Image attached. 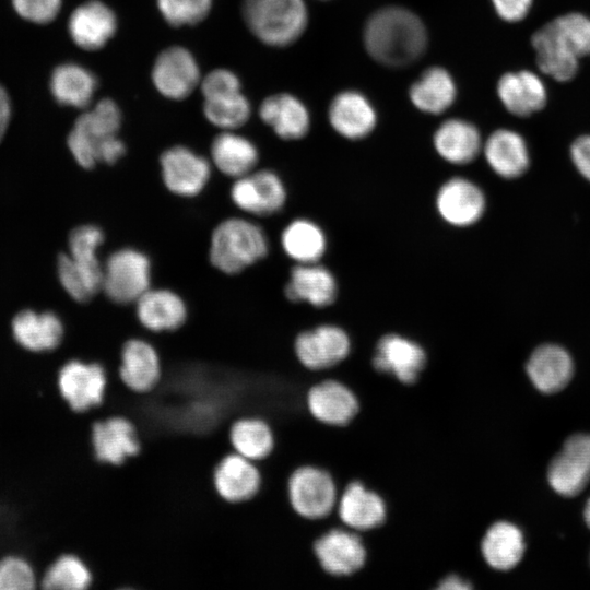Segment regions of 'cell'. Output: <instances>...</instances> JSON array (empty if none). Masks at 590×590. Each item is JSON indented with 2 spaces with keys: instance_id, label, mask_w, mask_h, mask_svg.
I'll return each mask as SVG.
<instances>
[{
  "instance_id": "cell-37",
  "label": "cell",
  "mask_w": 590,
  "mask_h": 590,
  "mask_svg": "<svg viewBox=\"0 0 590 590\" xmlns=\"http://www.w3.org/2000/svg\"><path fill=\"white\" fill-rule=\"evenodd\" d=\"M524 541L522 532L507 521L493 523L481 542L483 558L494 569L509 570L522 558Z\"/></svg>"
},
{
  "instance_id": "cell-20",
  "label": "cell",
  "mask_w": 590,
  "mask_h": 590,
  "mask_svg": "<svg viewBox=\"0 0 590 590\" xmlns=\"http://www.w3.org/2000/svg\"><path fill=\"white\" fill-rule=\"evenodd\" d=\"M12 338L19 349L30 354H51L64 341L62 320L52 311H20L11 323Z\"/></svg>"
},
{
  "instance_id": "cell-4",
  "label": "cell",
  "mask_w": 590,
  "mask_h": 590,
  "mask_svg": "<svg viewBox=\"0 0 590 590\" xmlns=\"http://www.w3.org/2000/svg\"><path fill=\"white\" fill-rule=\"evenodd\" d=\"M151 283L150 257L138 248H118L103 261L101 292L117 305L134 304Z\"/></svg>"
},
{
  "instance_id": "cell-13",
  "label": "cell",
  "mask_w": 590,
  "mask_h": 590,
  "mask_svg": "<svg viewBox=\"0 0 590 590\" xmlns=\"http://www.w3.org/2000/svg\"><path fill=\"white\" fill-rule=\"evenodd\" d=\"M427 364V353L415 340L400 333L381 335L374 349L373 368L404 386L414 385Z\"/></svg>"
},
{
  "instance_id": "cell-6",
  "label": "cell",
  "mask_w": 590,
  "mask_h": 590,
  "mask_svg": "<svg viewBox=\"0 0 590 590\" xmlns=\"http://www.w3.org/2000/svg\"><path fill=\"white\" fill-rule=\"evenodd\" d=\"M121 111L110 98H103L75 120L68 135V148L74 161L85 169L98 164V149L108 138L117 135Z\"/></svg>"
},
{
  "instance_id": "cell-43",
  "label": "cell",
  "mask_w": 590,
  "mask_h": 590,
  "mask_svg": "<svg viewBox=\"0 0 590 590\" xmlns=\"http://www.w3.org/2000/svg\"><path fill=\"white\" fill-rule=\"evenodd\" d=\"M551 22L578 58L590 55V19L588 16L570 12Z\"/></svg>"
},
{
  "instance_id": "cell-27",
  "label": "cell",
  "mask_w": 590,
  "mask_h": 590,
  "mask_svg": "<svg viewBox=\"0 0 590 590\" xmlns=\"http://www.w3.org/2000/svg\"><path fill=\"white\" fill-rule=\"evenodd\" d=\"M261 120L286 141L300 140L310 129V115L302 101L288 93L273 94L260 105Z\"/></svg>"
},
{
  "instance_id": "cell-21",
  "label": "cell",
  "mask_w": 590,
  "mask_h": 590,
  "mask_svg": "<svg viewBox=\"0 0 590 590\" xmlns=\"http://www.w3.org/2000/svg\"><path fill=\"white\" fill-rule=\"evenodd\" d=\"M135 317L140 326L150 333H172L186 323L188 307L175 291L150 287L134 303Z\"/></svg>"
},
{
  "instance_id": "cell-5",
  "label": "cell",
  "mask_w": 590,
  "mask_h": 590,
  "mask_svg": "<svg viewBox=\"0 0 590 590\" xmlns=\"http://www.w3.org/2000/svg\"><path fill=\"white\" fill-rule=\"evenodd\" d=\"M108 386V370L95 359L71 357L58 369L59 394L70 410L78 414L101 408L105 403Z\"/></svg>"
},
{
  "instance_id": "cell-28",
  "label": "cell",
  "mask_w": 590,
  "mask_h": 590,
  "mask_svg": "<svg viewBox=\"0 0 590 590\" xmlns=\"http://www.w3.org/2000/svg\"><path fill=\"white\" fill-rule=\"evenodd\" d=\"M433 145L439 157L452 165L470 164L483 150L479 129L460 118L441 122L434 132Z\"/></svg>"
},
{
  "instance_id": "cell-17",
  "label": "cell",
  "mask_w": 590,
  "mask_h": 590,
  "mask_svg": "<svg viewBox=\"0 0 590 590\" xmlns=\"http://www.w3.org/2000/svg\"><path fill=\"white\" fill-rule=\"evenodd\" d=\"M263 476L259 464L235 451L224 455L212 472L216 495L228 504L252 500L261 491Z\"/></svg>"
},
{
  "instance_id": "cell-47",
  "label": "cell",
  "mask_w": 590,
  "mask_h": 590,
  "mask_svg": "<svg viewBox=\"0 0 590 590\" xmlns=\"http://www.w3.org/2000/svg\"><path fill=\"white\" fill-rule=\"evenodd\" d=\"M533 0H492L496 13L506 22L523 20L532 5Z\"/></svg>"
},
{
  "instance_id": "cell-44",
  "label": "cell",
  "mask_w": 590,
  "mask_h": 590,
  "mask_svg": "<svg viewBox=\"0 0 590 590\" xmlns=\"http://www.w3.org/2000/svg\"><path fill=\"white\" fill-rule=\"evenodd\" d=\"M105 241L104 231L95 224H82L74 227L68 237V252L71 255L98 256Z\"/></svg>"
},
{
  "instance_id": "cell-31",
  "label": "cell",
  "mask_w": 590,
  "mask_h": 590,
  "mask_svg": "<svg viewBox=\"0 0 590 590\" xmlns=\"http://www.w3.org/2000/svg\"><path fill=\"white\" fill-rule=\"evenodd\" d=\"M539 69L550 78L566 82L578 71L579 58L562 39L551 22L540 27L531 37Z\"/></svg>"
},
{
  "instance_id": "cell-32",
  "label": "cell",
  "mask_w": 590,
  "mask_h": 590,
  "mask_svg": "<svg viewBox=\"0 0 590 590\" xmlns=\"http://www.w3.org/2000/svg\"><path fill=\"white\" fill-rule=\"evenodd\" d=\"M482 151L491 169L502 178H517L527 172L530 164L526 141L509 129L492 132Z\"/></svg>"
},
{
  "instance_id": "cell-25",
  "label": "cell",
  "mask_w": 590,
  "mask_h": 590,
  "mask_svg": "<svg viewBox=\"0 0 590 590\" xmlns=\"http://www.w3.org/2000/svg\"><path fill=\"white\" fill-rule=\"evenodd\" d=\"M72 40L82 49L103 48L117 30L114 11L99 0H90L79 5L68 23Z\"/></svg>"
},
{
  "instance_id": "cell-30",
  "label": "cell",
  "mask_w": 590,
  "mask_h": 590,
  "mask_svg": "<svg viewBox=\"0 0 590 590\" xmlns=\"http://www.w3.org/2000/svg\"><path fill=\"white\" fill-rule=\"evenodd\" d=\"M233 451L257 463L271 457L276 436L271 423L257 414H243L234 418L228 428Z\"/></svg>"
},
{
  "instance_id": "cell-26",
  "label": "cell",
  "mask_w": 590,
  "mask_h": 590,
  "mask_svg": "<svg viewBox=\"0 0 590 590\" xmlns=\"http://www.w3.org/2000/svg\"><path fill=\"white\" fill-rule=\"evenodd\" d=\"M497 94L505 108L518 117H528L544 108L546 87L532 71L508 72L497 82Z\"/></svg>"
},
{
  "instance_id": "cell-7",
  "label": "cell",
  "mask_w": 590,
  "mask_h": 590,
  "mask_svg": "<svg viewBox=\"0 0 590 590\" xmlns=\"http://www.w3.org/2000/svg\"><path fill=\"white\" fill-rule=\"evenodd\" d=\"M286 497L293 512L305 520L329 516L337 504L338 491L332 475L310 464L296 467L286 481Z\"/></svg>"
},
{
  "instance_id": "cell-50",
  "label": "cell",
  "mask_w": 590,
  "mask_h": 590,
  "mask_svg": "<svg viewBox=\"0 0 590 590\" xmlns=\"http://www.w3.org/2000/svg\"><path fill=\"white\" fill-rule=\"evenodd\" d=\"M473 586L469 580L456 574L444 576L434 587L435 590H471Z\"/></svg>"
},
{
  "instance_id": "cell-16",
  "label": "cell",
  "mask_w": 590,
  "mask_h": 590,
  "mask_svg": "<svg viewBox=\"0 0 590 590\" xmlns=\"http://www.w3.org/2000/svg\"><path fill=\"white\" fill-rule=\"evenodd\" d=\"M551 487L559 495L571 497L579 494L590 481V435L575 434L568 437L547 469Z\"/></svg>"
},
{
  "instance_id": "cell-15",
  "label": "cell",
  "mask_w": 590,
  "mask_h": 590,
  "mask_svg": "<svg viewBox=\"0 0 590 590\" xmlns=\"http://www.w3.org/2000/svg\"><path fill=\"white\" fill-rule=\"evenodd\" d=\"M312 553L324 573L333 577H349L366 564L367 551L354 530L331 529L312 543Z\"/></svg>"
},
{
  "instance_id": "cell-11",
  "label": "cell",
  "mask_w": 590,
  "mask_h": 590,
  "mask_svg": "<svg viewBox=\"0 0 590 590\" xmlns=\"http://www.w3.org/2000/svg\"><path fill=\"white\" fill-rule=\"evenodd\" d=\"M91 446L96 462L119 467L141 452L142 444L135 423L128 416L113 414L93 421Z\"/></svg>"
},
{
  "instance_id": "cell-33",
  "label": "cell",
  "mask_w": 590,
  "mask_h": 590,
  "mask_svg": "<svg viewBox=\"0 0 590 590\" xmlns=\"http://www.w3.org/2000/svg\"><path fill=\"white\" fill-rule=\"evenodd\" d=\"M212 165L223 175L236 179L253 169L259 162V151L248 138L235 130H222L210 148Z\"/></svg>"
},
{
  "instance_id": "cell-46",
  "label": "cell",
  "mask_w": 590,
  "mask_h": 590,
  "mask_svg": "<svg viewBox=\"0 0 590 590\" xmlns=\"http://www.w3.org/2000/svg\"><path fill=\"white\" fill-rule=\"evenodd\" d=\"M15 11L34 23H49L59 13L61 0H12Z\"/></svg>"
},
{
  "instance_id": "cell-23",
  "label": "cell",
  "mask_w": 590,
  "mask_h": 590,
  "mask_svg": "<svg viewBox=\"0 0 590 590\" xmlns=\"http://www.w3.org/2000/svg\"><path fill=\"white\" fill-rule=\"evenodd\" d=\"M328 119L332 129L341 137L362 140L377 125V114L369 99L357 91H342L329 105Z\"/></svg>"
},
{
  "instance_id": "cell-19",
  "label": "cell",
  "mask_w": 590,
  "mask_h": 590,
  "mask_svg": "<svg viewBox=\"0 0 590 590\" xmlns=\"http://www.w3.org/2000/svg\"><path fill=\"white\" fill-rule=\"evenodd\" d=\"M305 403L317 422L333 427L349 425L361 410L355 392L334 379H326L311 386L306 392Z\"/></svg>"
},
{
  "instance_id": "cell-40",
  "label": "cell",
  "mask_w": 590,
  "mask_h": 590,
  "mask_svg": "<svg viewBox=\"0 0 590 590\" xmlns=\"http://www.w3.org/2000/svg\"><path fill=\"white\" fill-rule=\"evenodd\" d=\"M250 104L241 92L204 98L203 113L209 122L222 130H236L250 117Z\"/></svg>"
},
{
  "instance_id": "cell-48",
  "label": "cell",
  "mask_w": 590,
  "mask_h": 590,
  "mask_svg": "<svg viewBox=\"0 0 590 590\" xmlns=\"http://www.w3.org/2000/svg\"><path fill=\"white\" fill-rule=\"evenodd\" d=\"M570 156L577 170L590 181V135H580L573 142Z\"/></svg>"
},
{
  "instance_id": "cell-38",
  "label": "cell",
  "mask_w": 590,
  "mask_h": 590,
  "mask_svg": "<svg viewBox=\"0 0 590 590\" xmlns=\"http://www.w3.org/2000/svg\"><path fill=\"white\" fill-rule=\"evenodd\" d=\"M97 81L86 68L76 63L58 66L50 78V91L62 105L84 108L94 95Z\"/></svg>"
},
{
  "instance_id": "cell-24",
  "label": "cell",
  "mask_w": 590,
  "mask_h": 590,
  "mask_svg": "<svg viewBox=\"0 0 590 590\" xmlns=\"http://www.w3.org/2000/svg\"><path fill=\"white\" fill-rule=\"evenodd\" d=\"M387 512L384 498L359 481L350 482L338 502L341 522L354 531L380 528L387 520Z\"/></svg>"
},
{
  "instance_id": "cell-18",
  "label": "cell",
  "mask_w": 590,
  "mask_h": 590,
  "mask_svg": "<svg viewBox=\"0 0 590 590\" xmlns=\"http://www.w3.org/2000/svg\"><path fill=\"white\" fill-rule=\"evenodd\" d=\"M152 81L163 96L180 101L189 96L200 83V69L188 49L172 46L155 59Z\"/></svg>"
},
{
  "instance_id": "cell-41",
  "label": "cell",
  "mask_w": 590,
  "mask_h": 590,
  "mask_svg": "<svg viewBox=\"0 0 590 590\" xmlns=\"http://www.w3.org/2000/svg\"><path fill=\"white\" fill-rule=\"evenodd\" d=\"M39 576L32 563L22 555L0 557V590H37Z\"/></svg>"
},
{
  "instance_id": "cell-12",
  "label": "cell",
  "mask_w": 590,
  "mask_h": 590,
  "mask_svg": "<svg viewBox=\"0 0 590 590\" xmlns=\"http://www.w3.org/2000/svg\"><path fill=\"white\" fill-rule=\"evenodd\" d=\"M161 177L164 187L181 198H194L208 186L212 163L185 145H174L160 156Z\"/></svg>"
},
{
  "instance_id": "cell-14",
  "label": "cell",
  "mask_w": 590,
  "mask_h": 590,
  "mask_svg": "<svg viewBox=\"0 0 590 590\" xmlns=\"http://www.w3.org/2000/svg\"><path fill=\"white\" fill-rule=\"evenodd\" d=\"M435 209L446 224L464 228L482 219L486 210V197L473 180L453 176L439 186L435 196Z\"/></svg>"
},
{
  "instance_id": "cell-42",
  "label": "cell",
  "mask_w": 590,
  "mask_h": 590,
  "mask_svg": "<svg viewBox=\"0 0 590 590\" xmlns=\"http://www.w3.org/2000/svg\"><path fill=\"white\" fill-rule=\"evenodd\" d=\"M164 20L172 26L194 25L209 14L212 0H156Z\"/></svg>"
},
{
  "instance_id": "cell-10",
  "label": "cell",
  "mask_w": 590,
  "mask_h": 590,
  "mask_svg": "<svg viewBox=\"0 0 590 590\" xmlns=\"http://www.w3.org/2000/svg\"><path fill=\"white\" fill-rule=\"evenodd\" d=\"M293 351L298 363L308 370L330 369L344 362L352 351V341L342 327L322 323L300 331Z\"/></svg>"
},
{
  "instance_id": "cell-39",
  "label": "cell",
  "mask_w": 590,
  "mask_h": 590,
  "mask_svg": "<svg viewBox=\"0 0 590 590\" xmlns=\"http://www.w3.org/2000/svg\"><path fill=\"white\" fill-rule=\"evenodd\" d=\"M93 583L91 567L72 552L55 557L39 577L40 590H92Z\"/></svg>"
},
{
  "instance_id": "cell-22",
  "label": "cell",
  "mask_w": 590,
  "mask_h": 590,
  "mask_svg": "<svg viewBox=\"0 0 590 590\" xmlns=\"http://www.w3.org/2000/svg\"><path fill=\"white\" fill-rule=\"evenodd\" d=\"M338 281L333 272L320 262L295 264L284 286V295L292 303H305L326 308L338 297Z\"/></svg>"
},
{
  "instance_id": "cell-36",
  "label": "cell",
  "mask_w": 590,
  "mask_h": 590,
  "mask_svg": "<svg viewBox=\"0 0 590 590\" xmlns=\"http://www.w3.org/2000/svg\"><path fill=\"white\" fill-rule=\"evenodd\" d=\"M457 88L451 74L441 67H430L411 85L409 96L421 111L439 115L455 102Z\"/></svg>"
},
{
  "instance_id": "cell-53",
  "label": "cell",
  "mask_w": 590,
  "mask_h": 590,
  "mask_svg": "<svg viewBox=\"0 0 590 590\" xmlns=\"http://www.w3.org/2000/svg\"><path fill=\"white\" fill-rule=\"evenodd\" d=\"M0 141H1V139H0Z\"/></svg>"
},
{
  "instance_id": "cell-34",
  "label": "cell",
  "mask_w": 590,
  "mask_h": 590,
  "mask_svg": "<svg viewBox=\"0 0 590 590\" xmlns=\"http://www.w3.org/2000/svg\"><path fill=\"white\" fill-rule=\"evenodd\" d=\"M103 261L99 258L61 253L57 260L58 280L78 303H86L101 292Z\"/></svg>"
},
{
  "instance_id": "cell-45",
  "label": "cell",
  "mask_w": 590,
  "mask_h": 590,
  "mask_svg": "<svg viewBox=\"0 0 590 590\" xmlns=\"http://www.w3.org/2000/svg\"><path fill=\"white\" fill-rule=\"evenodd\" d=\"M204 98L241 92L238 76L227 69H215L200 82Z\"/></svg>"
},
{
  "instance_id": "cell-35",
  "label": "cell",
  "mask_w": 590,
  "mask_h": 590,
  "mask_svg": "<svg viewBox=\"0 0 590 590\" xmlns=\"http://www.w3.org/2000/svg\"><path fill=\"white\" fill-rule=\"evenodd\" d=\"M280 244L285 256L295 264L320 262L328 248L322 227L306 217L292 220L281 232Z\"/></svg>"
},
{
  "instance_id": "cell-52",
  "label": "cell",
  "mask_w": 590,
  "mask_h": 590,
  "mask_svg": "<svg viewBox=\"0 0 590 590\" xmlns=\"http://www.w3.org/2000/svg\"><path fill=\"white\" fill-rule=\"evenodd\" d=\"M583 517L587 526L590 528V498L588 499L585 510H583Z\"/></svg>"
},
{
  "instance_id": "cell-51",
  "label": "cell",
  "mask_w": 590,
  "mask_h": 590,
  "mask_svg": "<svg viewBox=\"0 0 590 590\" xmlns=\"http://www.w3.org/2000/svg\"><path fill=\"white\" fill-rule=\"evenodd\" d=\"M10 99L5 90L0 85V138L2 139L10 119Z\"/></svg>"
},
{
  "instance_id": "cell-1",
  "label": "cell",
  "mask_w": 590,
  "mask_h": 590,
  "mask_svg": "<svg viewBox=\"0 0 590 590\" xmlns=\"http://www.w3.org/2000/svg\"><path fill=\"white\" fill-rule=\"evenodd\" d=\"M363 38L369 56L391 68L413 63L427 46L422 20L402 7H386L374 12L365 24Z\"/></svg>"
},
{
  "instance_id": "cell-29",
  "label": "cell",
  "mask_w": 590,
  "mask_h": 590,
  "mask_svg": "<svg viewBox=\"0 0 590 590\" xmlns=\"http://www.w3.org/2000/svg\"><path fill=\"white\" fill-rule=\"evenodd\" d=\"M527 374L534 387L544 393L564 389L574 374V363L569 353L557 344H542L531 354Z\"/></svg>"
},
{
  "instance_id": "cell-9",
  "label": "cell",
  "mask_w": 590,
  "mask_h": 590,
  "mask_svg": "<svg viewBox=\"0 0 590 590\" xmlns=\"http://www.w3.org/2000/svg\"><path fill=\"white\" fill-rule=\"evenodd\" d=\"M229 197L233 204L246 215L270 216L285 206L287 189L274 170L256 168L234 179Z\"/></svg>"
},
{
  "instance_id": "cell-2",
  "label": "cell",
  "mask_w": 590,
  "mask_h": 590,
  "mask_svg": "<svg viewBox=\"0 0 590 590\" xmlns=\"http://www.w3.org/2000/svg\"><path fill=\"white\" fill-rule=\"evenodd\" d=\"M266 231L246 216H229L212 231L208 257L211 266L227 275L241 273L268 256Z\"/></svg>"
},
{
  "instance_id": "cell-8",
  "label": "cell",
  "mask_w": 590,
  "mask_h": 590,
  "mask_svg": "<svg viewBox=\"0 0 590 590\" xmlns=\"http://www.w3.org/2000/svg\"><path fill=\"white\" fill-rule=\"evenodd\" d=\"M164 376L160 349L149 339L130 337L119 349L117 377L135 394H148L158 388Z\"/></svg>"
},
{
  "instance_id": "cell-49",
  "label": "cell",
  "mask_w": 590,
  "mask_h": 590,
  "mask_svg": "<svg viewBox=\"0 0 590 590\" xmlns=\"http://www.w3.org/2000/svg\"><path fill=\"white\" fill-rule=\"evenodd\" d=\"M126 154V145L118 134L106 139L98 149V163L116 164Z\"/></svg>"
},
{
  "instance_id": "cell-3",
  "label": "cell",
  "mask_w": 590,
  "mask_h": 590,
  "mask_svg": "<svg viewBox=\"0 0 590 590\" xmlns=\"http://www.w3.org/2000/svg\"><path fill=\"white\" fill-rule=\"evenodd\" d=\"M241 14L250 32L272 47L293 44L308 23L304 0H243Z\"/></svg>"
}]
</instances>
